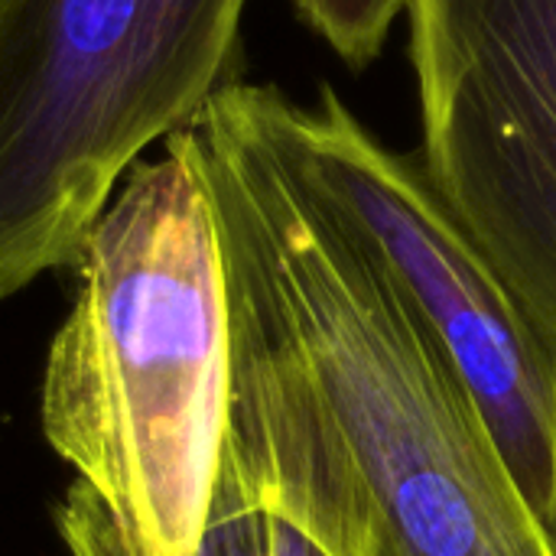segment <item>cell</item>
Wrapping results in <instances>:
<instances>
[{
	"mask_svg": "<svg viewBox=\"0 0 556 556\" xmlns=\"http://www.w3.org/2000/svg\"><path fill=\"white\" fill-rule=\"evenodd\" d=\"M173 140L225 277L277 316L345 440L375 556H556L443 342L290 147L277 85H225Z\"/></svg>",
	"mask_w": 556,
	"mask_h": 556,
	"instance_id": "6da1fadb",
	"label": "cell"
},
{
	"mask_svg": "<svg viewBox=\"0 0 556 556\" xmlns=\"http://www.w3.org/2000/svg\"><path fill=\"white\" fill-rule=\"evenodd\" d=\"M424 169L556 349V0H407Z\"/></svg>",
	"mask_w": 556,
	"mask_h": 556,
	"instance_id": "5b68a950",
	"label": "cell"
},
{
	"mask_svg": "<svg viewBox=\"0 0 556 556\" xmlns=\"http://www.w3.org/2000/svg\"><path fill=\"white\" fill-rule=\"evenodd\" d=\"M10 3H13V0H0V16H3V13L10 10Z\"/></svg>",
	"mask_w": 556,
	"mask_h": 556,
	"instance_id": "9c48e42d",
	"label": "cell"
},
{
	"mask_svg": "<svg viewBox=\"0 0 556 556\" xmlns=\"http://www.w3.org/2000/svg\"><path fill=\"white\" fill-rule=\"evenodd\" d=\"M55 531L68 556H143L134 538L108 515V508L72 482L52 511ZM195 556H264V511L222 459L212 515Z\"/></svg>",
	"mask_w": 556,
	"mask_h": 556,
	"instance_id": "8992f818",
	"label": "cell"
},
{
	"mask_svg": "<svg viewBox=\"0 0 556 556\" xmlns=\"http://www.w3.org/2000/svg\"><path fill=\"white\" fill-rule=\"evenodd\" d=\"M404 3L407 0H290L300 23L352 72H365L384 52Z\"/></svg>",
	"mask_w": 556,
	"mask_h": 556,
	"instance_id": "52a82bcc",
	"label": "cell"
},
{
	"mask_svg": "<svg viewBox=\"0 0 556 556\" xmlns=\"http://www.w3.org/2000/svg\"><path fill=\"white\" fill-rule=\"evenodd\" d=\"M39 424L143 556H195L225 459L231 332L205 192L166 137L91 228Z\"/></svg>",
	"mask_w": 556,
	"mask_h": 556,
	"instance_id": "7a4b0ae2",
	"label": "cell"
},
{
	"mask_svg": "<svg viewBox=\"0 0 556 556\" xmlns=\"http://www.w3.org/2000/svg\"><path fill=\"white\" fill-rule=\"evenodd\" d=\"M248 0H13L0 16V303L78 264L127 169L241 81Z\"/></svg>",
	"mask_w": 556,
	"mask_h": 556,
	"instance_id": "3957f363",
	"label": "cell"
},
{
	"mask_svg": "<svg viewBox=\"0 0 556 556\" xmlns=\"http://www.w3.org/2000/svg\"><path fill=\"white\" fill-rule=\"evenodd\" d=\"M264 556H336L306 528L264 511Z\"/></svg>",
	"mask_w": 556,
	"mask_h": 556,
	"instance_id": "ba28073f",
	"label": "cell"
},
{
	"mask_svg": "<svg viewBox=\"0 0 556 556\" xmlns=\"http://www.w3.org/2000/svg\"><path fill=\"white\" fill-rule=\"evenodd\" d=\"M306 173L388 264L482 407L538 518L556 534V349L430 182L417 153L375 137L323 81L309 104L277 88Z\"/></svg>",
	"mask_w": 556,
	"mask_h": 556,
	"instance_id": "277c9868",
	"label": "cell"
}]
</instances>
